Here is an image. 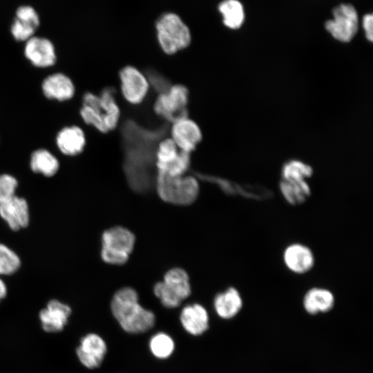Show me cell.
I'll list each match as a JSON object with an SVG mask.
<instances>
[{
    "label": "cell",
    "mask_w": 373,
    "mask_h": 373,
    "mask_svg": "<svg viewBox=\"0 0 373 373\" xmlns=\"http://www.w3.org/2000/svg\"><path fill=\"white\" fill-rule=\"evenodd\" d=\"M41 90L47 99L66 102L73 97L75 86L72 79L66 74L54 73L44 79Z\"/></svg>",
    "instance_id": "14"
},
{
    "label": "cell",
    "mask_w": 373,
    "mask_h": 373,
    "mask_svg": "<svg viewBox=\"0 0 373 373\" xmlns=\"http://www.w3.org/2000/svg\"><path fill=\"white\" fill-rule=\"evenodd\" d=\"M79 114L83 121L101 133H107L104 115L100 106L99 95L86 93L82 98V106Z\"/></svg>",
    "instance_id": "20"
},
{
    "label": "cell",
    "mask_w": 373,
    "mask_h": 373,
    "mask_svg": "<svg viewBox=\"0 0 373 373\" xmlns=\"http://www.w3.org/2000/svg\"><path fill=\"white\" fill-rule=\"evenodd\" d=\"M155 28L162 50L173 55L189 46L191 35L189 27L181 17L174 12H166L157 19Z\"/></svg>",
    "instance_id": "3"
},
{
    "label": "cell",
    "mask_w": 373,
    "mask_h": 373,
    "mask_svg": "<svg viewBox=\"0 0 373 373\" xmlns=\"http://www.w3.org/2000/svg\"><path fill=\"white\" fill-rule=\"evenodd\" d=\"M243 300L239 291L229 287L219 292L213 299V307L217 315L223 319L234 318L242 309Z\"/></svg>",
    "instance_id": "19"
},
{
    "label": "cell",
    "mask_w": 373,
    "mask_h": 373,
    "mask_svg": "<svg viewBox=\"0 0 373 373\" xmlns=\"http://www.w3.org/2000/svg\"><path fill=\"white\" fill-rule=\"evenodd\" d=\"M100 106L104 114L105 126L108 131L115 128L118 124L120 111L115 101L114 91L106 88L99 95Z\"/></svg>",
    "instance_id": "23"
},
{
    "label": "cell",
    "mask_w": 373,
    "mask_h": 373,
    "mask_svg": "<svg viewBox=\"0 0 373 373\" xmlns=\"http://www.w3.org/2000/svg\"><path fill=\"white\" fill-rule=\"evenodd\" d=\"M188 90L182 85H174L157 96L155 112L171 122L187 117Z\"/></svg>",
    "instance_id": "6"
},
{
    "label": "cell",
    "mask_w": 373,
    "mask_h": 373,
    "mask_svg": "<svg viewBox=\"0 0 373 373\" xmlns=\"http://www.w3.org/2000/svg\"><path fill=\"white\" fill-rule=\"evenodd\" d=\"M332 13V20H328L325 24L326 30L334 39L343 42L350 41L358 30L356 10L350 4H341Z\"/></svg>",
    "instance_id": "7"
},
{
    "label": "cell",
    "mask_w": 373,
    "mask_h": 373,
    "mask_svg": "<svg viewBox=\"0 0 373 373\" xmlns=\"http://www.w3.org/2000/svg\"><path fill=\"white\" fill-rule=\"evenodd\" d=\"M111 309L122 329L127 333H144L155 324L154 313L139 303L137 291L130 287H122L114 294Z\"/></svg>",
    "instance_id": "1"
},
{
    "label": "cell",
    "mask_w": 373,
    "mask_h": 373,
    "mask_svg": "<svg viewBox=\"0 0 373 373\" xmlns=\"http://www.w3.org/2000/svg\"><path fill=\"white\" fill-rule=\"evenodd\" d=\"M107 352L104 340L98 334L90 333L82 337L76 350L80 363L88 369L99 367Z\"/></svg>",
    "instance_id": "10"
},
{
    "label": "cell",
    "mask_w": 373,
    "mask_h": 373,
    "mask_svg": "<svg viewBox=\"0 0 373 373\" xmlns=\"http://www.w3.org/2000/svg\"><path fill=\"white\" fill-rule=\"evenodd\" d=\"M280 190L289 204L297 206L305 202L311 195V189L305 180L280 182Z\"/></svg>",
    "instance_id": "22"
},
{
    "label": "cell",
    "mask_w": 373,
    "mask_h": 373,
    "mask_svg": "<svg viewBox=\"0 0 373 373\" xmlns=\"http://www.w3.org/2000/svg\"><path fill=\"white\" fill-rule=\"evenodd\" d=\"M191 289L188 274L182 268L169 269L162 281L153 287V293L162 305L167 308L178 307L191 294Z\"/></svg>",
    "instance_id": "5"
},
{
    "label": "cell",
    "mask_w": 373,
    "mask_h": 373,
    "mask_svg": "<svg viewBox=\"0 0 373 373\" xmlns=\"http://www.w3.org/2000/svg\"><path fill=\"white\" fill-rule=\"evenodd\" d=\"M0 216L13 231L26 227L30 214L27 201L16 195L0 203Z\"/></svg>",
    "instance_id": "13"
},
{
    "label": "cell",
    "mask_w": 373,
    "mask_h": 373,
    "mask_svg": "<svg viewBox=\"0 0 373 373\" xmlns=\"http://www.w3.org/2000/svg\"><path fill=\"white\" fill-rule=\"evenodd\" d=\"M7 295V287L5 283L0 278V302Z\"/></svg>",
    "instance_id": "33"
},
{
    "label": "cell",
    "mask_w": 373,
    "mask_h": 373,
    "mask_svg": "<svg viewBox=\"0 0 373 373\" xmlns=\"http://www.w3.org/2000/svg\"><path fill=\"white\" fill-rule=\"evenodd\" d=\"M30 167L35 173L52 177L58 171L59 162L56 156L48 149H38L30 155Z\"/></svg>",
    "instance_id": "21"
},
{
    "label": "cell",
    "mask_w": 373,
    "mask_h": 373,
    "mask_svg": "<svg viewBox=\"0 0 373 373\" xmlns=\"http://www.w3.org/2000/svg\"><path fill=\"white\" fill-rule=\"evenodd\" d=\"M312 169L303 162L291 161L282 169V179L286 180H303L312 175Z\"/></svg>",
    "instance_id": "29"
},
{
    "label": "cell",
    "mask_w": 373,
    "mask_h": 373,
    "mask_svg": "<svg viewBox=\"0 0 373 373\" xmlns=\"http://www.w3.org/2000/svg\"><path fill=\"white\" fill-rule=\"evenodd\" d=\"M171 138L180 151L191 153L200 142L202 133L194 121L184 117L173 123Z\"/></svg>",
    "instance_id": "12"
},
{
    "label": "cell",
    "mask_w": 373,
    "mask_h": 373,
    "mask_svg": "<svg viewBox=\"0 0 373 373\" xmlns=\"http://www.w3.org/2000/svg\"><path fill=\"white\" fill-rule=\"evenodd\" d=\"M335 305V296L328 289L314 287L309 289L303 298L305 311L310 315L330 312Z\"/></svg>",
    "instance_id": "18"
},
{
    "label": "cell",
    "mask_w": 373,
    "mask_h": 373,
    "mask_svg": "<svg viewBox=\"0 0 373 373\" xmlns=\"http://www.w3.org/2000/svg\"><path fill=\"white\" fill-rule=\"evenodd\" d=\"M18 186L17 180L12 175H0V203L10 199L15 195Z\"/></svg>",
    "instance_id": "31"
},
{
    "label": "cell",
    "mask_w": 373,
    "mask_h": 373,
    "mask_svg": "<svg viewBox=\"0 0 373 373\" xmlns=\"http://www.w3.org/2000/svg\"><path fill=\"white\" fill-rule=\"evenodd\" d=\"M223 23L231 29L239 28L243 23L245 13L242 5L238 0H224L218 6Z\"/></svg>",
    "instance_id": "24"
},
{
    "label": "cell",
    "mask_w": 373,
    "mask_h": 373,
    "mask_svg": "<svg viewBox=\"0 0 373 373\" xmlns=\"http://www.w3.org/2000/svg\"><path fill=\"white\" fill-rule=\"evenodd\" d=\"M19 256L8 247L0 243V275H10L20 267Z\"/></svg>",
    "instance_id": "28"
},
{
    "label": "cell",
    "mask_w": 373,
    "mask_h": 373,
    "mask_svg": "<svg viewBox=\"0 0 373 373\" xmlns=\"http://www.w3.org/2000/svg\"><path fill=\"white\" fill-rule=\"evenodd\" d=\"M285 267L296 274H305L310 271L315 264V256L307 245L294 242L287 245L283 253Z\"/></svg>",
    "instance_id": "11"
},
{
    "label": "cell",
    "mask_w": 373,
    "mask_h": 373,
    "mask_svg": "<svg viewBox=\"0 0 373 373\" xmlns=\"http://www.w3.org/2000/svg\"><path fill=\"white\" fill-rule=\"evenodd\" d=\"M180 321L184 329L193 336L202 335L209 329L208 312L198 303L184 307L180 312Z\"/></svg>",
    "instance_id": "16"
},
{
    "label": "cell",
    "mask_w": 373,
    "mask_h": 373,
    "mask_svg": "<svg viewBox=\"0 0 373 373\" xmlns=\"http://www.w3.org/2000/svg\"><path fill=\"white\" fill-rule=\"evenodd\" d=\"M149 346L152 354L159 359L169 358L175 350L173 339L164 332L155 334L150 338Z\"/></svg>",
    "instance_id": "25"
},
{
    "label": "cell",
    "mask_w": 373,
    "mask_h": 373,
    "mask_svg": "<svg viewBox=\"0 0 373 373\" xmlns=\"http://www.w3.org/2000/svg\"><path fill=\"white\" fill-rule=\"evenodd\" d=\"M121 91L125 99L133 104L141 103L147 95L149 82L137 68L127 66L119 71Z\"/></svg>",
    "instance_id": "8"
},
{
    "label": "cell",
    "mask_w": 373,
    "mask_h": 373,
    "mask_svg": "<svg viewBox=\"0 0 373 373\" xmlns=\"http://www.w3.org/2000/svg\"><path fill=\"white\" fill-rule=\"evenodd\" d=\"M363 28L367 39L372 41L373 39V17L372 14H367L363 18Z\"/></svg>",
    "instance_id": "32"
},
{
    "label": "cell",
    "mask_w": 373,
    "mask_h": 373,
    "mask_svg": "<svg viewBox=\"0 0 373 373\" xmlns=\"http://www.w3.org/2000/svg\"><path fill=\"white\" fill-rule=\"evenodd\" d=\"M135 243V235L129 229L121 226L109 228L102 235V259L108 264L124 265L128 261Z\"/></svg>",
    "instance_id": "4"
},
{
    "label": "cell",
    "mask_w": 373,
    "mask_h": 373,
    "mask_svg": "<svg viewBox=\"0 0 373 373\" xmlns=\"http://www.w3.org/2000/svg\"><path fill=\"white\" fill-rule=\"evenodd\" d=\"M70 314L71 309L68 305L53 299L40 311L39 316L44 330L59 332L67 324Z\"/></svg>",
    "instance_id": "15"
},
{
    "label": "cell",
    "mask_w": 373,
    "mask_h": 373,
    "mask_svg": "<svg viewBox=\"0 0 373 373\" xmlns=\"http://www.w3.org/2000/svg\"><path fill=\"white\" fill-rule=\"evenodd\" d=\"M180 149L171 138L161 141L155 153L157 169L171 163L178 157Z\"/></svg>",
    "instance_id": "27"
},
{
    "label": "cell",
    "mask_w": 373,
    "mask_h": 373,
    "mask_svg": "<svg viewBox=\"0 0 373 373\" xmlns=\"http://www.w3.org/2000/svg\"><path fill=\"white\" fill-rule=\"evenodd\" d=\"M23 54L35 67L46 68L54 66L57 54L54 44L49 39L35 35L25 42Z\"/></svg>",
    "instance_id": "9"
},
{
    "label": "cell",
    "mask_w": 373,
    "mask_h": 373,
    "mask_svg": "<svg viewBox=\"0 0 373 373\" xmlns=\"http://www.w3.org/2000/svg\"><path fill=\"white\" fill-rule=\"evenodd\" d=\"M55 142L59 151L67 156L80 154L86 146V135L78 126L72 125L62 128L56 135Z\"/></svg>",
    "instance_id": "17"
},
{
    "label": "cell",
    "mask_w": 373,
    "mask_h": 373,
    "mask_svg": "<svg viewBox=\"0 0 373 373\" xmlns=\"http://www.w3.org/2000/svg\"><path fill=\"white\" fill-rule=\"evenodd\" d=\"M155 186L163 201L176 205L191 204L199 193L198 182L191 175L173 177L157 171Z\"/></svg>",
    "instance_id": "2"
},
{
    "label": "cell",
    "mask_w": 373,
    "mask_h": 373,
    "mask_svg": "<svg viewBox=\"0 0 373 373\" xmlns=\"http://www.w3.org/2000/svg\"><path fill=\"white\" fill-rule=\"evenodd\" d=\"M39 25L28 19L14 17L10 24V31L12 38L19 42H26L35 33Z\"/></svg>",
    "instance_id": "26"
},
{
    "label": "cell",
    "mask_w": 373,
    "mask_h": 373,
    "mask_svg": "<svg viewBox=\"0 0 373 373\" xmlns=\"http://www.w3.org/2000/svg\"><path fill=\"white\" fill-rule=\"evenodd\" d=\"M190 155L189 153L180 150L178 157L171 163L157 170L173 177L184 175L190 166Z\"/></svg>",
    "instance_id": "30"
}]
</instances>
